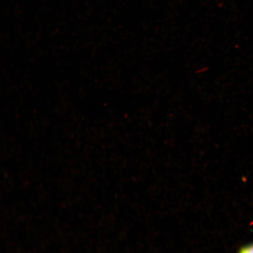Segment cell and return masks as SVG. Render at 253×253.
Wrapping results in <instances>:
<instances>
[{"instance_id":"cell-1","label":"cell","mask_w":253,"mask_h":253,"mask_svg":"<svg viewBox=\"0 0 253 253\" xmlns=\"http://www.w3.org/2000/svg\"><path fill=\"white\" fill-rule=\"evenodd\" d=\"M237 253H253V243L242 247Z\"/></svg>"}]
</instances>
